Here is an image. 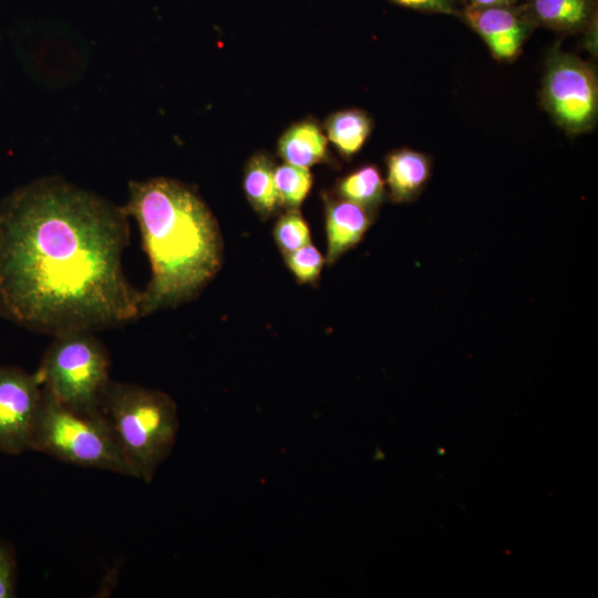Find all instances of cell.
I'll use <instances>...</instances> for the list:
<instances>
[{
	"label": "cell",
	"mask_w": 598,
	"mask_h": 598,
	"mask_svg": "<svg viewBox=\"0 0 598 598\" xmlns=\"http://www.w3.org/2000/svg\"><path fill=\"white\" fill-rule=\"evenodd\" d=\"M128 241L123 206L95 193L59 177L17 188L0 202V316L53 337L141 318Z\"/></svg>",
	"instance_id": "cell-1"
},
{
	"label": "cell",
	"mask_w": 598,
	"mask_h": 598,
	"mask_svg": "<svg viewBox=\"0 0 598 598\" xmlns=\"http://www.w3.org/2000/svg\"><path fill=\"white\" fill-rule=\"evenodd\" d=\"M123 208L138 225L151 265L140 317L197 297L224 256L218 223L200 196L176 179L153 177L128 183Z\"/></svg>",
	"instance_id": "cell-2"
},
{
	"label": "cell",
	"mask_w": 598,
	"mask_h": 598,
	"mask_svg": "<svg viewBox=\"0 0 598 598\" xmlns=\"http://www.w3.org/2000/svg\"><path fill=\"white\" fill-rule=\"evenodd\" d=\"M100 412L132 477L151 482L175 444L178 416L174 400L156 389L112 381Z\"/></svg>",
	"instance_id": "cell-3"
},
{
	"label": "cell",
	"mask_w": 598,
	"mask_h": 598,
	"mask_svg": "<svg viewBox=\"0 0 598 598\" xmlns=\"http://www.w3.org/2000/svg\"><path fill=\"white\" fill-rule=\"evenodd\" d=\"M30 450L74 465L132 477L116 440L101 412L76 411L42 389Z\"/></svg>",
	"instance_id": "cell-4"
},
{
	"label": "cell",
	"mask_w": 598,
	"mask_h": 598,
	"mask_svg": "<svg viewBox=\"0 0 598 598\" xmlns=\"http://www.w3.org/2000/svg\"><path fill=\"white\" fill-rule=\"evenodd\" d=\"M111 358L90 330L54 336L35 374L41 386L61 404L81 412H100L112 382Z\"/></svg>",
	"instance_id": "cell-5"
},
{
	"label": "cell",
	"mask_w": 598,
	"mask_h": 598,
	"mask_svg": "<svg viewBox=\"0 0 598 598\" xmlns=\"http://www.w3.org/2000/svg\"><path fill=\"white\" fill-rule=\"evenodd\" d=\"M542 102L566 132L591 130L598 114V80L595 68L578 56L554 48L546 61Z\"/></svg>",
	"instance_id": "cell-6"
},
{
	"label": "cell",
	"mask_w": 598,
	"mask_h": 598,
	"mask_svg": "<svg viewBox=\"0 0 598 598\" xmlns=\"http://www.w3.org/2000/svg\"><path fill=\"white\" fill-rule=\"evenodd\" d=\"M42 386L34 373L18 367H0V452L30 450Z\"/></svg>",
	"instance_id": "cell-7"
},
{
	"label": "cell",
	"mask_w": 598,
	"mask_h": 598,
	"mask_svg": "<svg viewBox=\"0 0 598 598\" xmlns=\"http://www.w3.org/2000/svg\"><path fill=\"white\" fill-rule=\"evenodd\" d=\"M465 21L484 40L497 60L515 59L534 23L522 12L508 6H468L463 12Z\"/></svg>",
	"instance_id": "cell-8"
},
{
	"label": "cell",
	"mask_w": 598,
	"mask_h": 598,
	"mask_svg": "<svg viewBox=\"0 0 598 598\" xmlns=\"http://www.w3.org/2000/svg\"><path fill=\"white\" fill-rule=\"evenodd\" d=\"M328 265L363 238L373 221L372 210L347 199L324 198Z\"/></svg>",
	"instance_id": "cell-9"
},
{
	"label": "cell",
	"mask_w": 598,
	"mask_h": 598,
	"mask_svg": "<svg viewBox=\"0 0 598 598\" xmlns=\"http://www.w3.org/2000/svg\"><path fill=\"white\" fill-rule=\"evenodd\" d=\"M389 196L394 203L414 200L423 190L431 174L425 154L409 148L391 152L385 159Z\"/></svg>",
	"instance_id": "cell-10"
},
{
	"label": "cell",
	"mask_w": 598,
	"mask_h": 598,
	"mask_svg": "<svg viewBox=\"0 0 598 598\" xmlns=\"http://www.w3.org/2000/svg\"><path fill=\"white\" fill-rule=\"evenodd\" d=\"M277 150L285 163L309 168L327 159V136L315 121L303 120L283 132Z\"/></svg>",
	"instance_id": "cell-11"
},
{
	"label": "cell",
	"mask_w": 598,
	"mask_h": 598,
	"mask_svg": "<svg viewBox=\"0 0 598 598\" xmlns=\"http://www.w3.org/2000/svg\"><path fill=\"white\" fill-rule=\"evenodd\" d=\"M275 165L266 153L254 154L246 164L243 186L248 202L262 218H268L281 206L277 194Z\"/></svg>",
	"instance_id": "cell-12"
},
{
	"label": "cell",
	"mask_w": 598,
	"mask_h": 598,
	"mask_svg": "<svg viewBox=\"0 0 598 598\" xmlns=\"http://www.w3.org/2000/svg\"><path fill=\"white\" fill-rule=\"evenodd\" d=\"M591 13V0H530L525 14L534 24L573 31L585 27Z\"/></svg>",
	"instance_id": "cell-13"
},
{
	"label": "cell",
	"mask_w": 598,
	"mask_h": 598,
	"mask_svg": "<svg viewBox=\"0 0 598 598\" xmlns=\"http://www.w3.org/2000/svg\"><path fill=\"white\" fill-rule=\"evenodd\" d=\"M324 130L337 151L349 158L364 145L372 131V120L362 110H342L326 120Z\"/></svg>",
	"instance_id": "cell-14"
},
{
	"label": "cell",
	"mask_w": 598,
	"mask_h": 598,
	"mask_svg": "<svg viewBox=\"0 0 598 598\" xmlns=\"http://www.w3.org/2000/svg\"><path fill=\"white\" fill-rule=\"evenodd\" d=\"M337 193L340 198L373 212L384 199V181L375 165H364L341 178Z\"/></svg>",
	"instance_id": "cell-15"
},
{
	"label": "cell",
	"mask_w": 598,
	"mask_h": 598,
	"mask_svg": "<svg viewBox=\"0 0 598 598\" xmlns=\"http://www.w3.org/2000/svg\"><path fill=\"white\" fill-rule=\"evenodd\" d=\"M275 185L281 206L299 208L312 187L308 168L283 163L275 166Z\"/></svg>",
	"instance_id": "cell-16"
},
{
	"label": "cell",
	"mask_w": 598,
	"mask_h": 598,
	"mask_svg": "<svg viewBox=\"0 0 598 598\" xmlns=\"http://www.w3.org/2000/svg\"><path fill=\"white\" fill-rule=\"evenodd\" d=\"M272 235L283 256L310 244L309 226L298 208H288L279 217Z\"/></svg>",
	"instance_id": "cell-17"
},
{
	"label": "cell",
	"mask_w": 598,
	"mask_h": 598,
	"mask_svg": "<svg viewBox=\"0 0 598 598\" xmlns=\"http://www.w3.org/2000/svg\"><path fill=\"white\" fill-rule=\"evenodd\" d=\"M283 257L289 270L301 283L316 281L326 262L323 256L311 243Z\"/></svg>",
	"instance_id": "cell-18"
},
{
	"label": "cell",
	"mask_w": 598,
	"mask_h": 598,
	"mask_svg": "<svg viewBox=\"0 0 598 598\" xmlns=\"http://www.w3.org/2000/svg\"><path fill=\"white\" fill-rule=\"evenodd\" d=\"M16 566L10 551L0 544V598H10L16 592Z\"/></svg>",
	"instance_id": "cell-19"
},
{
	"label": "cell",
	"mask_w": 598,
	"mask_h": 598,
	"mask_svg": "<svg viewBox=\"0 0 598 598\" xmlns=\"http://www.w3.org/2000/svg\"><path fill=\"white\" fill-rule=\"evenodd\" d=\"M401 6L409 8L431 11V12H441V13H453V7L451 0H392Z\"/></svg>",
	"instance_id": "cell-20"
},
{
	"label": "cell",
	"mask_w": 598,
	"mask_h": 598,
	"mask_svg": "<svg viewBox=\"0 0 598 598\" xmlns=\"http://www.w3.org/2000/svg\"><path fill=\"white\" fill-rule=\"evenodd\" d=\"M470 6H480V7H497V6H509L515 0H466Z\"/></svg>",
	"instance_id": "cell-21"
}]
</instances>
